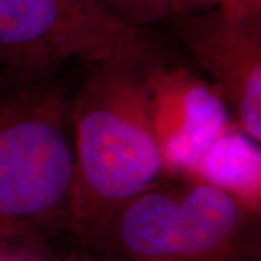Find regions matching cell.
<instances>
[{
	"instance_id": "1",
	"label": "cell",
	"mask_w": 261,
	"mask_h": 261,
	"mask_svg": "<svg viewBox=\"0 0 261 261\" xmlns=\"http://www.w3.org/2000/svg\"><path fill=\"white\" fill-rule=\"evenodd\" d=\"M103 64L73 100L74 196L122 202L145 192L161 174L164 160L149 75L135 63Z\"/></svg>"
},
{
	"instance_id": "2",
	"label": "cell",
	"mask_w": 261,
	"mask_h": 261,
	"mask_svg": "<svg viewBox=\"0 0 261 261\" xmlns=\"http://www.w3.org/2000/svg\"><path fill=\"white\" fill-rule=\"evenodd\" d=\"M75 174L73 103L37 74L0 73V221L57 211Z\"/></svg>"
},
{
	"instance_id": "3",
	"label": "cell",
	"mask_w": 261,
	"mask_h": 261,
	"mask_svg": "<svg viewBox=\"0 0 261 261\" xmlns=\"http://www.w3.org/2000/svg\"><path fill=\"white\" fill-rule=\"evenodd\" d=\"M149 74L155 134L164 167L196 170L225 130L229 113L221 96L186 75Z\"/></svg>"
},
{
	"instance_id": "4",
	"label": "cell",
	"mask_w": 261,
	"mask_h": 261,
	"mask_svg": "<svg viewBox=\"0 0 261 261\" xmlns=\"http://www.w3.org/2000/svg\"><path fill=\"white\" fill-rule=\"evenodd\" d=\"M60 0H0V70L32 74L27 60L56 34Z\"/></svg>"
},
{
	"instance_id": "5",
	"label": "cell",
	"mask_w": 261,
	"mask_h": 261,
	"mask_svg": "<svg viewBox=\"0 0 261 261\" xmlns=\"http://www.w3.org/2000/svg\"><path fill=\"white\" fill-rule=\"evenodd\" d=\"M180 226V199L164 192L140 193L122 218V241L144 257H174L178 255Z\"/></svg>"
},
{
	"instance_id": "6",
	"label": "cell",
	"mask_w": 261,
	"mask_h": 261,
	"mask_svg": "<svg viewBox=\"0 0 261 261\" xmlns=\"http://www.w3.org/2000/svg\"><path fill=\"white\" fill-rule=\"evenodd\" d=\"M233 197L212 185H197L180 197L178 255L211 251L225 241L238 222Z\"/></svg>"
},
{
	"instance_id": "7",
	"label": "cell",
	"mask_w": 261,
	"mask_h": 261,
	"mask_svg": "<svg viewBox=\"0 0 261 261\" xmlns=\"http://www.w3.org/2000/svg\"><path fill=\"white\" fill-rule=\"evenodd\" d=\"M209 185L225 192L260 195L261 151L258 142L238 130H225L196 168Z\"/></svg>"
}]
</instances>
